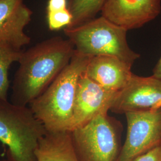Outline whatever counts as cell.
<instances>
[{
    "label": "cell",
    "mask_w": 161,
    "mask_h": 161,
    "mask_svg": "<svg viewBox=\"0 0 161 161\" xmlns=\"http://www.w3.org/2000/svg\"><path fill=\"white\" fill-rule=\"evenodd\" d=\"M33 13L24 0H0V42L21 50L31 38L25 32Z\"/></svg>",
    "instance_id": "30bf717a"
},
{
    "label": "cell",
    "mask_w": 161,
    "mask_h": 161,
    "mask_svg": "<svg viewBox=\"0 0 161 161\" xmlns=\"http://www.w3.org/2000/svg\"><path fill=\"white\" fill-rule=\"evenodd\" d=\"M37 161H79L70 132H47L35 152Z\"/></svg>",
    "instance_id": "7c38bea8"
},
{
    "label": "cell",
    "mask_w": 161,
    "mask_h": 161,
    "mask_svg": "<svg viewBox=\"0 0 161 161\" xmlns=\"http://www.w3.org/2000/svg\"><path fill=\"white\" fill-rule=\"evenodd\" d=\"M23 51L0 42V100H8L10 86L8 71L12 64L19 62Z\"/></svg>",
    "instance_id": "5bb4252c"
},
{
    "label": "cell",
    "mask_w": 161,
    "mask_h": 161,
    "mask_svg": "<svg viewBox=\"0 0 161 161\" xmlns=\"http://www.w3.org/2000/svg\"><path fill=\"white\" fill-rule=\"evenodd\" d=\"M157 109H161V80L133 74L126 86L117 93L110 109L119 114Z\"/></svg>",
    "instance_id": "52a82bcc"
},
{
    "label": "cell",
    "mask_w": 161,
    "mask_h": 161,
    "mask_svg": "<svg viewBox=\"0 0 161 161\" xmlns=\"http://www.w3.org/2000/svg\"><path fill=\"white\" fill-rule=\"evenodd\" d=\"M106 0H69L68 8L72 16V22L66 28H75L95 19L102 12Z\"/></svg>",
    "instance_id": "4fadbf2b"
},
{
    "label": "cell",
    "mask_w": 161,
    "mask_h": 161,
    "mask_svg": "<svg viewBox=\"0 0 161 161\" xmlns=\"http://www.w3.org/2000/svg\"><path fill=\"white\" fill-rule=\"evenodd\" d=\"M132 161H161V144L138 156Z\"/></svg>",
    "instance_id": "2e32d148"
},
{
    "label": "cell",
    "mask_w": 161,
    "mask_h": 161,
    "mask_svg": "<svg viewBox=\"0 0 161 161\" xmlns=\"http://www.w3.org/2000/svg\"><path fill=\"white\" fill-rule=\"evenodd\" d=\"M75 50L69 40L54 36L23 52L13 81L11 102L30 105L68 64Z\"/></svg>",
    "instance_id": "6da1fadb"
},
{
    "label": "cell",
    "mask_w": 161,
    "mask_h": 161,
    "mask_svg": "<svg viewBox=\"0 0 161 161\" xmlns=\"http://www.w3.org/2000/svg\"><path fill=\"white\" fill-rule=\"evenodd\" d=\"M47 19L50 31H58L69 26L72 22V16L67 8L57 12L47 13Z\"/></svg>",
    "instance_id": "9a60e30c"
},
{
    "label": "cell",
    "mask_w": 161,
    "mask_h": 161,
    "mask_svg": "<svg viewBox=\"0 0 161 161\" xmlns=\"http://www.w3.org/2000/svg\"><path fill=\"white\" fill-rule=\"evenodd\" d=\"M6 161V160H5V161Z\"/></svg>",
    "instance_id": "d6986e66"
},
{
    "label": "cell",
    "mask_w": 161,
    "mask_h": 161,
    "mask_svg": "<svg viewBox=\"0 0 161 161\" xmlns=\"http://www.w3.org/2000/svg\"><path fill=\"white\" fill-rule=\"evenodd\" d=\"M127 31L102 16L78 27L64 28L76 52L90 57L113 56L132 66L140 56L128 46Z\"/></svg>",
    "instance_id": "277c9868"
},
{
    "label": "cell",
    "mask_w": 161,
    "mask_h": 161,
    "mask_svg": "<svg viewBox=\"0 0 161 161\" xmlns=\"http://www.w3.org/2000/svg\"><path fill=\"white\" fill-rule=\"evenodd\" d=\"M161 12V0H106L102 16L127 29H138Z\"/></svg>",
    "instance_id": "9c48e42d"
},
{
    "label": "cell",
    "mask_w": 161,
    "mask_h": 161,
    "mask_svg": "<svg viewBox=\"0 0 161 161\" xmlns=\"http://www.w3.org/2000/svg\"><path fill=\"white\" fill-rule=\"evenodd\" d=\"M47 131L28 106L0 100V142L7 161H37L35 152Z\"/></svg>",
    "instance_id": "3957f363"
},
{
    "label": "cell",
    "mask_w": 161,
    "mask_h": 161,
    "mask_svg": "<svg viewBox=\"0 0 161 161\" xmlns=\"http://www.w3.org/2000/svg\"><path fill=\"white\" fill-rule=\"evenodd\" d=\"M152 76L161 80V56L153 68Z\"/></svg>",
    "instance_id": "ac0fdd59"
},
{
    "label": "cell",
    "mask_w": 161,
    "mask_h": 161,
    "mask_svg": "<svg viewBox=\"0 0 161 161\" xmlns=\"http://www.w3.org/2000/svg\"><path fill=\"white\" fill-rule=\"evenodd\" d=\"M91 58L75 50L68 64L30 104L31 109L47 132L70 131L78 82Z\"/></svg>",
    "instance_id": "7a4b0ae2"
},
{
    "label": "cell",
    "mask_w": 161,
    "mask_h": 161,
    "mask_svg": "<svg viewBox=\"0 0 161 161\" xmlns=\"http://www.w3.org/2000/svg\"><path fill=\"white\" fill-rule=\"evenodd\" d=\"M117 93L105 90L90 79L84 72L78 82L69 132L86 125L102 113L108 112Z\"/></svg>",
    "instance_id": "ba28073f"
},
{
    "label": "cell",
    "mask_w": 161,
    "mask_h": 161,
    "mask_svg": "<svg viewBox=\"0 0 161 161\" xmlns=\"http://www.w3.org/2000/svg\"><path fill=\"white\" fill-rule=\"evenodd\" d=\"M67 0H48L47 6V13L62 10L68 8Z\"/></svg>",
    "instance_id": "e0dca14e"
},
{
    "label": "cell",
    "mask_w": 161,
    "mask_h": 161,
    "mask_svg": "<svg viewBox=\"0 0 161 161\" xmlns=\"http://www.w3.org/2000/svg\"><path fill=\"white\" fill-rule=\"evenodd\" d=\"M131 65L109 56L92 57L85 74L92 80L110 92H118L130 80Z\"/></svg>",
    "instance_id": "8fae6325"
},
{
    "label": "cell",
    "mask_w": 161,
    "mask_h": 161,
    "mask_svg": "<svg viewBox=\"0 0 161 161\" xmlns=\"http://www.w3.org/2000/svg\"><path fill=\"white\" fill-rule=\"evenodd\" d=\"M126 140L115 161H132L161 144V109L128 112Z\"/></svg>",
    "instance_id": "8992f818"
},
{
    "label": "cell",
    "mask_w": 161,
    "mask_h": 161,
    "mask_svg": "<svg viewBox=\"0 0 161 161\" xmlns=\"http://www.w3.org/2000/svg\"><path fill=\"white\" fill-rule=\"evenodd\" d=\"M69 132L79 161H115L117 158L118 134L108 112Z\"/></svg>",
    "instance_id": "5b68a950"
}]
</instances>
